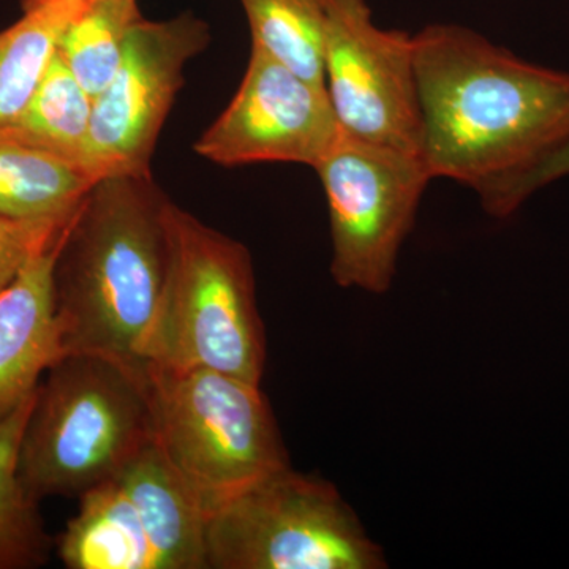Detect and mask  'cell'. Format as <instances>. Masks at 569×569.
I'll return each mask as SVG.
<instances>
[{
    "instance_id": "7a4b0ae2",
    "label": "cell",
    "mask_w": 569,
    "mask_h": 569,
    "mask_svg": "<svg viewBox=\"0 0 569 569\" xmlns=\"http://www.w3.org/2000/svg\"><path fill=\"white\" fill-rule=\"evenodd\" d=\"M170 201L152 174L93 183L54 264L62 355H107L148 369L170 272Z\"/></svg>"
},
{
    "instance_id": "9c48e42d",
    "label": "cell",
    "mask_w": 569,
    "mask_h": 569,
    "mask_svg": "<svg viewBox=\"0 0 569 569\" xmlns=\"http://www.w3.org/2000/svg\"><path fill=\"white\" fill-rule=\"evenodd\" d=\"M323 69L346 137L421 156L415 36L377 26L367 0H329Z\"/></svg>"
},
{
    "instance_id": "d6986e66",
    "label": "cell",
    "mask_w": 569,
    "mask_h": 569,
    "mask_svg": "<svg viewBox=\"0 0 569 569\" xmlns=\"http://www.w3.org/2000/svg\"><path fill=\"white\" fill-rule=\"evenodd\" d=\"M569 176V134L535 167L509 182L500 193H497L485 211L493 219H508L519 211L529 198L550 183L561 181Z\"/></svg>"
},
{
    "instance_id": "ffe728a7",
    "label": "cell",
    "mask_w": 569,
    "mask_h": 569,
    "mask_svg": "<svg viewBox=\"0 0 569 569\" xmlns=\"http://www.w3.org/2000/svg\"><path fill=\"white\" fill-rule=\"evenodd\" d=\"M70 220L71 217L62 222H28L0 217V290L17 276L26 260L51 241Z\"/></svg>"
},
{
    "instance_id": "8fae6325",
    "label": "cell",
    "mask_w": 569,
    "mask_h": 569,
    "mask_svg": "<svg viewBox=\"0 0 569 569\" xmlns=\"http://www.w3.org/2000/svg\"><path fill=\"white\" fill-rule=\"evenodd\" d=\"M342 137L325 84L250 47L238 91L194 141L193 151L224 168L252 163L316 168Z\"/></svg>"
},
{
    "instance_id": "44dd1931",
    "label": "cell",
    "mask_w": 569,
    "mask_h": 569,
    "mask_svg": "<svg viewBox=\"0 0 569 569\" xmlns=\"http://www.w3.org/2000/svg\"><path fill=\"white\" fill-rule=\"evenodd\" d=\"M44 2H50V0H21L22 11L36 9Z\"/></svg>"
},
{
    "instance_id": "9a60e30c",
    "label": "cell",
    "mask_w": 569,
    "mask_h": 569,
    "mask_svg": "<svg viewBox=\"0 0 569 569\" xmlns=\"http://www.w3.org/2000/svg\"><path fill=\"white\" fill-rule=\"evenodd\" d=\"M89 0H50L26 10L0 31V129L13 122L32 99L66 29Z\"/></svg>"
},
{
    "instance_id": "ba28073f",
    "label": "cell",
    "mask_w": 569,
    "mask_h": 569,
    "mask_svg": "<svg viewBox=\"0 0 569 569\" xmlns=\"http://www.w3.org/2000/svg\"><path fill=\"white\" fill-rule=\"evenodd\" d=\"M313 170L328 204L332 279L340 288L388 293L433 181L425 160L343 134Z\"/></svg>"
},
{
    "instance_id": "5b68a950",
    "label": "cell",
    "mask_w": 569,
    "mask_h": 569,
    "mask_svg": "<svg viewBox=\"0 0 569 569\" xmlns=\"http://www.w3.org/2000/svg\"><path fill=\"white\" fill-rule=\"evenodd\" d=\"M156 443L212 511L290 466L261 385L209 369L148 365Z\"/></svg>"
},
{
    "instance_id": "e0dca14e",
    "label": "cell",
    "mask_w": 569,
    "mask_h": 569,
    "mask_svg": "<svg viewBox=\"0 0 569 569\" xmlns=\"http://www.w3.org/2000/svg\"><path fill=\"white\" fill-rule=\"evenodd\" d=\"M249 22L250 47L288 69L325 84L329 0H239Z\"/></svg>"
},
{
    "instance_id": "277c9868",
    "label": "cell",
    "mask_w": 569,
    "mask_h": 569,
    "mask_svg": "<svg viewBox=\"0 0 569 569\" xmlns=\"http://www.w3.org/2000/svg\"><path fill=\"white\" fill-rule=\"evenodd\" d=\"M167 219L170 272L149 362L261 385L268 350L252 254L173 201Z\"/></svg>"
},
{
    "instance_id": "5bb4252c",
    "label": "cell",
    "mask_w": 569,
    "mask_h": 569,
    "mask_svg": "<svg viewBox=\"0 0 569 569\" xmlns=\"http://www.w3.org/2000/svg\"><path fill=\"white\" fill-rule=\"evenodd\" d=\"M92 107V97L56 54L24 110L0 129V140L51 153L88 170Z\"/></svg>"
},
{
    "instance_id": "8992f818",
    "label": "cell",
    "mask_w": 569,
    "mask_h": 569,
    "mask_svg": "<svg viewBox=\"0 0 569 569\" xmlns=\"http://www.w3.org/2000/svg\"><path fill=\"white\" fill-rule=\"evenodd\" d=\"M208 569H383V549L339 490L291 466L213 508Z\"/></svg>"
},
{
    "instance_id": "3957f363",
    "label": "cell",
    "mask_w": 569,
    "mask_h": 569,
    "mask_svg": "<svg viewBox=\"0 0 569 569\" xmlns=\"http://www.w3.org/2000/svg\"><path fill=\"white\" fill-rule=\"evenodd\" d=\"M153 443L148 369L107 355H62L37 389L21 441V479L39 501L80 498Z\"/></svg>"
},
{
    "instance_id": "2e32d148",
    "label": "cell",
    "mask_w": 569,
    "mask_h": 569,
    "mask_svg": "<svg viewBox=\"0 0 569 569\" xmlns=\"http://www.w3.org/2000/svg\"><path fill=\"white\" fill-rule=\"evenodd\" d=\"M36 395L0 421V569H36L50 559L51 539L39 500L26 489L20 475L21 441Z\"/></svg>"
},
{
    "instance_id": "30bf717a",
    "label": "cell",
    "mask_w": 569,
    "mask_h": 569,
    "mask_svg": "<svg viewBox=\"0 0 569 569\" xmlns=\"http://www.w3.org/2000/svg\"><path fill=\"white\" fill-rule=\"evenodd\" d=\"M209 26L193 13L142 18L127 41L118 73L93 99L86 168L97 179L152 174L164 121L183 86L187 63L208 48Z\"/></svg>"
},
{
    "instance_id": "52a82bcc",
    "label": "cell",
    "mask_w": 569,
    "mask_h": 569,
    "mask_svg": "<svg viewBox=\"0 0 569 569\" xmlns=\"http://www.w3.org/2000/svg\"><path fill=\"white\" fill-rule=\"evenodd\" d=\"M208 512L159 445L82 493L58 538L69 569H208Z\"/></svg>"
},
{
    "instance_id": "7c38bea8",
    "label": "cell",
    "mask_w": 569,
    "mask_h": 569,
    "mask_svg": "<svg viewBox=\"0 0 569 569\" xmlns=\"http://www.w3.org/2000/svg\"><path fill=\"white\" fill-rule=\"evenodd\" d=\"M70 222L0 290V421L37 391L40 377L62 356L54 264Z\"/></svg>"
},
{
    "instance_id": "4fadbf2b",
    "label": "cell",
    "mask_w": 569,
    "mask_h": 569,
    "mask_svg": "<svg viewBox=\"0 0 569 569\" xmlns=\"http://www.w3.org/2000/svg\"><path fill=\"white\" fill-rule=\"evenodd\" d=\"M99 179L88 170L17 142L0 140V217L62 222Z\"/></svg>"
},
{
    "instance_id": "ac0fdd59",
    "label": "cell",
    "mask_w": 569,
    "mask_h": 569,
    "mask_svg": "<svg viewBox=\"0 0 569 569\" xmlns=\"http://www.w3.org/2000/svg\"><path fill=\"white\" fill-rule=\"evenodd\" d=\"M141 20L138 0H89L63 32L59 58L92 99L118 73L130 33Z\"/></svg>"
},
{
    "instance_id": "6da1fadb",
    "label": "cell",
    "mask_w": 569,
    "mask_h": 569,
    "mask_svg": "<svg viewBox=\"0 0 569 569\" xmlns=\"http://www.w3.org/2000/svg\"><path fill=\"white\" fill-rule=\"evenodd\" d=\"M421 157L482 208L569 134V73L526 61L459 24L415 33Z\"/></svg>"
}]
</instances>
